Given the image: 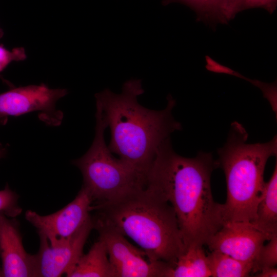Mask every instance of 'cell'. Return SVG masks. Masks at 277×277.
<instances>
[{"label": "cell", "mask_w": 277, "mask_h": 277, "mask_svg": "<svg viewBox=\"0 0 277 277\" xmlns=\"http://www.w3.org/2000/svg\"><path fill=\"white\" fill-rule=\"evenodd\" d=\"M6 153V149L0 144V159L3 157Z\"/></svg>", "instance_id": "603a6c76"}, {"label": "cell", "mask_w": 277, "mask_h": 277, "mask_svg": "<svg viewBox=\"0 0 277 277\" xmlns=\"http://www.w3.org/2000/svg\"><path fill=\"white\" fill-rule=\"evenodd\" d=\"M252 223L258 229L271 235L277 233L276 162L271 177L265 182L263 196L257 206L256 218Z\"/></svg>", "instance_id": "4fadbf2b"}, {"label": "cell", "mask_w": 277, "mask_h": 277, "mask_svg": "<svg viewBox=\"0 0 277 277\" xmlns=\"http://www.w3.org/2000/svg\"><path fill=\"white\" fill-rule=\"evenodd\" d=\"M212 277H245L253 273L254 264L212 251L207 254Z\"/></svg>", "instance_id": "9a60e30c"}, {"label": "cell", "mask_w": 277, "mask_h": 277, "mask_svg": "<svg viewBox=\"0 0 277 277\" xmlns=\"http://www.w3.org/2000/svg\"><path fill=\"white\" fill-rule=\"evenodd\" d=\"M67 94L65 89H50L44 84L10 89L0 93V120L33 111L56 114V102Z\"/></svg>", "instance_id": "30bf717a"}, {"label": "cell", "mask_w": 277, "mask_h": 277, "mask_svg": "<svg viewBox=\"0 0 277 277\" xmlns=\"http://www.w3.org/2000/svg\"><path fill=\"white\" fill-rule=\"evenodd\" d=\"M272 235L258 229L251 222H227L206 245L211 251H217L254 264L264 242Z\"/></svg>", "instance_id": "9c48e42d"}, {"label": "cell", "mask_w": 277, "mask_h": 277, "mask_svg": "<svg viewBox=\"0 0 277 277\" xmlns=\"http://www.w3.org/2000/svg\"><path fill=\"white\" fill-rule=\"evenodd\" d=\"M93 209L94 219L131 239L150 261L172 266L186 250L173 208L145 187Z\"/></svg>", "instance_id": "3957f363"}, {"label": "cell", "mask_w": 277, "mask_h": 277, "mask_svg": "<svg viewBox=\"0 0 277 277\" xmlns=\"http://www.w3.org/2000/svg\"><path fill=\"white\" fill-rule=\"evenodd\" d=\"M255 276L259 277H276L277 269L275 267H267L262 269Z\"/></svg>", "instance_id": "44dd1931"}, {"label": "cell", "mask_w": 277, "mask_h": 277, "mask_svg": "<svg viewBox=\"0 0 277 277\" xmlns=\"http://www.w3.org/2000/svg\"><path fill=\"white\" fill-rule=\"evenodd\" d=\"M93 229L91 216L70 236L50 243L40 238L35 254L36 276L59 277L71 270L82 255L88 237Z\"/></svg>", "instance_id": "ba28073f"}, {"label": "cell", "mask_w": 277, "mask_h": 277, "mask_svg": "<svg viewBox=\"0 0 277 277\" xmlns=\"http://www.w3.org/2000/svg\"><path fill=\"white\" fill-rule=\"evenodd\" d=\"M277 0H238V12L254 8H262L272 13L275 10Z\"/></svg>", "instance_id": "ffe728a7"}, {"label": "cell", "mask_w": 277, "mask_h": 277, "mask_svg": "<svg viewBox=\"0 0 277 277\" xmlns=\"http://www.w3.org/2000/svg\"><path fill=\"white\" fill-rule=\"evenodd\" d=\"M22 209L18 204V196L7 185L0 190V213L15 218L19 215Z\"/></svg>", "instance_id": "ac0fdd59"}, {"label": "cell", "mask_w": 277, "mask_h": 277, "mask_svg": "<svg viewBox=\"0 0 277 277\" xmlns=\"http://www.w3.org/2000/svg\"><path fill=\"white\" fill-rule=\"evenodd\" d=\"M92 220L93 229L105 244L114 277H166L169 264L146 260L145 252L134 247L124 235L99 220Z\"/></svg>", "instance_id": "8992f818"}, {"label": "cell", "mask_w": 277, "mask_h": 277, "mask_svg": "<svg viewBox=\"0 0 277 277\" xmlns=\"http://www.w3.org/2000/svg\"><path fill=\"white\" fill-rule=\"evenodd\" d=\"M248 134L238 122L232 123L225 145L218 150L216 166L223 170L227 199L222 204L225 223L253 222L263 193L264 172L269 157L276 156L277 138L264 143H247Z\"/></svg>", "instance_id": "277c9868"}, {"label": "cell", "mask_w": 277, "mask_h": 277, "mask_svg": "<svg viewBox=\"0 0 277 277\" xmlns=\"http://www.w3.org/2000/svg\"><path fill=\"white\" fill-rule=\"evenodd\" d=\"M269 242L261 248L254 263L253 273L262 269L275 267L277 264V233L274 234Z\"/></svg>", "instance_id": "e0dca14e"}, {"label": "cell", "mask_w": 277, "mask_h": 277, "mask_svg": "<svg viewBox=\"0 0 277 277\" xmlns=\"http://www.w3.org/2000/svg\"><path fill=\"white\" fill-rule=\"evenodd\" d=\"M211 276L207 255L203 246L187 248L168 270L166 277H209Z\"/></svg>", "instance_id": "5bb4252c"}, {"label": "cell", "mask_w": 277, "mask_h": 277, "mask_svg": "<svg viewBox=\"0 0 277 277\" xmlns=\"http://www.w3.org/2000/svg\"><path fill=\"white\" fill-rule=\"evenodd\" d=\"M0 260L3 276H36L35 254L27 252L18 222L0 213Z\"/></svg>", "instance_id": "8fae6325"}, {"label": "cell", "mask_w": 277, "mask_h": 277, "mask_svg": "<svg viewBox=\"0 0 277 277\" xmlns=\"http://www.w3.org/2000/svg\"><path fill=\"white\" fill-rule=\"evenodd\" d=\"M7 121L6 120H0V125L5 124Z\"/></svg>", "instance_id": "cb8c5ba5"}, {"label": "cell", "mask_w": 277, "mask_h": 277, "mask_svg": "<svg viewBox=\"0 0 277 277\" xmlns=\"http://www.w3.org/2000/svg\"><path fill=\"white\" fill-rule=\"evenodd\" d=\"M215 161L210 153L182 156L170 138L157 149L146 177L145 187L173 208L186 249L206 245L225 223L222 204L214 201L210 179Z\"/></svg>", "instance_id": "6da1fadb"}, {"label": "cell", "mask_w": 277, "mask_h": 277, "mask_svg": "<svg viewBox=\"0 0 277 277\" xmlns=\"http://www.w3.org/2000/svg\"><path fill=\"white\" fill-rule=\"evenodd\" d=\"M26 58V54L23 47H16L10 51L0 45V72L11 62L23 61Z\"/></svg>", "instance_id": "d6986e66"}, {"label": "cell", "mask_w": 277, "mask_h": 277, "mask_svg": "<svg viewBox=\"0 0 277 277\" xmlns=\"http://www.w3.org/2000/svg\"><path fill=\"white\" fill-rule=\"evenodd\" d=\"M144 92L140 80H131L120 94L106 89L95 97L110 130L109 150L145 181L157 149L182 126L172 115L175 101L171 96L165 109L151 110L137 101Z\"/></svg>", "instance_id": "7a4b0ae2"}, {"label": "cell", "mask_w": 277, "mask_h": 277, "mask_svg": "<svg viewBox=\"0 0 277 277\" xmlns=\"http://www.w3.org/2000/svg\"><path fill=\"white\" fill-rule=\"evenodd\" d=\"M4 32L2 28H0V38H2L3 36Z\"/></svg>", "instance_id": "484cf974"}, {"label": "cell", "mask_w": 277, "mask_h": 277, "mask_svg": "<svg viewBox=\"0 0 277 277\" xmlns=\"http://www.w3.org/2000/svg\"><path fill=\"white\" fill-rule=\"evenodd\" d=\"M178 2L194 10L201 17L213 18L226 22L235 16L232 8L227 0H164L168 4Z\"/></svg>", "instance_id": "2e32d148"}, {"label": "cell", "mask_w": 277, "mask_h": 277, "mask_svg": "<svg viewBox=\"0 0 277 277\" xmlns=\"http://www.w3.org/2000/svg\"><path fill=\"white\" fill-rule=\"evenodd\" d=\"M1 276L3 277V272L2 265H1L0 264V277Z\"/></svg>", "instance_id": "d4e9b609"}, {"label": "cell", "mask_w": 277, "mask_h": 277, "mask_svg": "<svg viewBox=\"0 0 277 277\" xmlns=\"http://www.w3.org/2000/svg\"><path fill=\"white\" fill-rule=\"evenodd\" d=\"M95 134L88 151L72 162L81 170L85 188L96 204L114 201L145 186V181L131 167L114 157L105 141L107 128L96 107Z\"/></svg>", "instance_id": "5b68a950"}, {"label": "cell", "mask_w": 277, "mask_h": 277, "mask_svg": "<svg viewBox=\"0 0 277 277\" xmlns=\"http://www.w3.org/2000/svg\"><path fill=\"white\" fill-rule=\"evenodd\" d=\"M231 7L232 8L234 12L236 14L238 12L237 10V5H238V0H227Z\"/></svg>", "instance_id": "7402d4cb"}, {"label": "cell", "mask_w": 277, "mask_h": 277, "mask_svg": "<svg viewBox=\"0 0 277 277\" xmlns=\"http://www.w3.org/2000/svg\"><path fill=\"white\" fill-rule=\"evenodd\" d=\"M92 203L91 195L82 186L75 199L57 212L42 215L29 210L25 218L36 228L39 236L52 243L77 231L91 217Z\"/></svg>", "instance_id": "52a82bcc"}, {"label": "cell", "mask_w": 277, "mask_h": 277, "mask_svg": "<svg viewBox=\"0 0 277 277\" xmlns=\"http://www.w3.org/2000/svg\"><path fill=\"white\" fill-rule=\"evenodd\" d=\"M68 277H114L104 242L98 239L66 274Z\"/></svg>", "instance_id": "7c38bea8"}]
</instances>
